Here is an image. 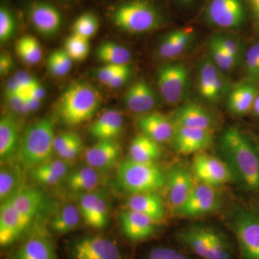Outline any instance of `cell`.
<instances>
[{"instance_id": "6da1fadb", "label": "cell", "mask_w": 259, "mask_h": 259, "mask_svg": "<svg viewBox=\"0 0 259 259\" xmlns=\"http://www.w3.org/2000/svg\"><path fill=\"white\" fill-rule=\"evenodd\" d=\"M103 15L112 28L129 35L151 33L170 23L166 0H114Z\"/></svg>"}, {"instance_id": "7a4b0ae2", "label": "cell", "mask_w": 259, "mask_h": 259, "mask_svg": "<svg viewBox=\"0 0 259 259\" xmlns=\"http://www.w3.org/2000/svg\"><path fill=\"white\" fill-rule=\"evenodd\" d=\"M219 149L233 176L245 190L259 191V148L245 133L229 127L221 135Z\"/></svg>"}, {"instance_id": "3957f363", "label": "cell", "mask_w": 259, "mask_h": 259, "mask_svg": "<svg viewBox=\"0 0 259 259\" xmlns=\"http://www.w3.org/2000/svg\"><path fill=\"white\" fill-rule=\"evenodd\" d=\"M55 137V122L51 117L39 119L23 131L16 158L24 169L51 159Z\"/></svg>"}, {"instance_id": "277c9868", "label": "cell", "mask_w": 259, "mask_h": 259, "mask_svg": "<svg viewBox=\"0 0 259 259\" xmlns=\"http://www.w3.org/2000/svg\"><path fill=\"white\" fill-rule=\"evenodd\" d=\"M101 95L93 84L79 81L70 85L58 103V112L66 125H77L90 120L101 103Z\"/></svg>"}, {"instance_id": "5b68a950", "label": "cell", "mask_w": 259, "mask_h": 259, "mask_svg": "<svg viewBox=\"0 0 259 259\" xmlns=\"http://www.w3.org/2000/svg\"><path fill=\"white\" fill-rule=\"evenodd\" d=\"M177 239L185 248L202 259H232L231 243L221 232L202 225L182 228Z\"/></svg>"}, {"instance_id": "8992f818", "label": "cell", "mask_w": 259, "mask_h": 259, "mask_svg": "<svg viewBox=\"0 0 259 259\" xmlns=\"http://www.w3.org/2000/svg\"><path fill=\"white\" fill-rule=\"evenodd\" d=\"M116 180L120 188L131 195L157 192L166 185V177L156 163L130 158L119 164Z\"/></svg>"}, {"instance_id": "52a82bcc", "label": "cell", "mask_w": 259, "mask_h": 259, "mask_svg": "<svg viewBox=\"0 0 259 259\" xmlns=\"http://www.w3.org/2000/svg\"><path fill=\"white\" fill-rule=\"evenodd\" d=\"M18 5L26 23L40 36L50 38L64 28V8L54 0H20Z\"/></svg>"}, {"instance_id": "ba28073f", "label": "cell", "mask_w": 259, "mask_h": 259, "mask_svg": "<svg viewBox=\"0 0 259 259\" xmlns=\"http://www.w3.org/2000/svg\"><path fill=\"white\" fill-rule=\"evenodd\" d=\"M199 15L202 23L225 32L244 28L251 20L246 0H207Z\"/></svg>"}, {"instance_id": "9c48e42d", "label": "cell", "mask_w": 259, "mask_h": 259, "mask_svg": "<svg viewBox=\"0 0 259 259\" xmlns=\"http://www.w3.org/2000/svg\"><path fill=\"white\" fill-rule=\"evenodd\" d=\"M71 259H124L120 245L113 238L101 234H88L69 242Z\"/></svg>"}, {"instance_id": "30bf717a", "label": "cell", "mask_w": 259, "mask_h": 259, "mask_svg": "<svg viewBox=\"0 0 259 259\" xmlns=\"http://www.w3.org/2000/svg\"><path fill=\"white\" fill-rule=\"evenodd\" d=\"M156 81L162 98L169 105L182 101L188 88L190 71L182 63L161 65L156 73Z\"/></svg>"}, {"instance_id": "8fae6325", "label": "cell", "mask_w": 259, "mask_h": 259, "mask_svg": "<svg viewBox=\"0 0 259 259\" xmlns=\"http://www.w3.org/2000/svg\"><path fill=\"white\" fill-rule=\"evenodd\" d=\"M231 225L243 259H259V214L240 209Z\"/></svg>"}, {"instance_id": "7c38bea8", "label": "cell", "mask_w": 259, "mask_h": 259, "mask_svg": "<svg viewBox=\"0 0 259 259\" xmlns=\"http://www.w3.org/2000/svg\"><path fill=\"white\" fill-rule=\"evenodd\" d=\"M197 89L200 96L211 103L221 101L231 89L226 73L217 67L207 54L198 64Z\"/></svg>"}, {"instance_id": "4fadbf2b", "label": "cell", "mask_w": 259, "mask_h": 259, "mask_svg": "<svg viewBox=\"0 0 259 259\" xmlns=\"http://www.w3.org/2000/svg\"><path fill=\"white\" fill-rule=\"evenodd\" d=\"M192 168L201 183L214 188L228 183L233 177L227 163L207 153H197L192 162Z\"/></svg>"}, {"instance_id": "5bb4252c", "label": "cell", "mask_w": 259, "mask_h": 259, "mask_svg": "<svg viewBox=\"0 0 259 259\" xmlns=\"http://www.w3.org/2000/svg\"><path fill=\"white\" fill-rule=\"evenodd\" d=\"M10 259H59L55 244L46 231H35L24 237L10 254Z\"/></svg>"}, {"instance_id": "9a60e30c", "label": "cell", "mask_w": 259, "mask_h": 259, "mask_svg": "<svg viewBox=\"0 0 259 259\" xmlns=\"http://www.w3.org/2000/svg\"><path fill=\"white\" fill-rule=\"evenodd\" d=\"M221 207V198L214 187L201 183L194 186L185 204L176 213L182 217H198L214 212Z\"/></svg>"}, {"instance_id": "2e32d148", "label": "cell", "mask_w": 259, "mask_h": 259, "mask_svg": "<svg viewBox=\"0 0 259 259\" xmlns=\"http://www.w3.org/2000/svg\"><path fill=\"white\" fill-rule=\"evenodd\" d=\"M213 141L212 130L175 125L171 142L176 152L187 155L202 152L212 144Z\"/></svg>"}, {"instance_id": "e0dca14e", "label": "cell", "mask_w": 259, "mask_h": 259, "mask_svg": "<svg viewBox=\"0 0 259 259\" xmlns=\"http://www.w3.org/2000/svg\"><path fill=\"white\" fill-rule=\"evenodd\" d=\"M78 207L82 219L90 228L101 230L108 226L109 205L103 192L95 190L81 194Z\"/></svg>"}, {"instance_id": "ac0fdd59", "label": "cell", "mask_w": 259, "mask_h": 259, "mask_svg": "<svg viewBox=\"0 0 259 259\" xmlns=\"http://www.w3.org/2000/svg\"><path fill=\"white\" fill-rule=\"evenodd\" d=\"M119 222L123 236L135 243L150 239L158 232L157 223L142 213L132 209L122 210L119 214Z\"/></svg>"}, {"instance_id": "d6986e66", "label": "cell", "mask_w": 259, "mask_h": 259, "mask_svg": "<svg viewBox=\"0 0 259 259\" xmlns=\"http://www.w3.org/2000/svg\"><path fill=\"white\" fill-rule=\"evenodd\" d=\"M29 225L22 219L15 209L11 197L0 206V245L2 248L11 246L20 241Z\"/></svg>"}, {"instance_id": "ffe728a7", "label": "cell", "mask_w": 259, "mask_h": 259, "mask_svg": "<svg viewBox=\"0 0 259 259\" xmlns=\"http://www.w3.org/2000/svg\"><path fill=\"white\" fill-rule=\"evenodd\" d=\"M194 186L193 177L183 166H175L166 177L167 198L175 212L185 203Z\"/></svg>"}, {"instance_id": "44dd1931", "label": "cell", "mask_w": 259, "mask_h": 259, "mask_svg": "<svg viewBox=\"0 0 259 259\" xmlns=\"http://www.w3.org/2000/svg\"><path fill=\"white\" fill-rule=\"evenodd\" d=\"M196 36L195 28L186 25L167 32L158 44V56L166 60H173L182 55L190 47Z\"/></svg>"}, {"instance_id": "7402d4cb", "label": "cell", "mask_w": 259, "mask_h": 259, "mask_svg": "<svg viewBox=\"0 0 259 259\" xmlns=\"http://www.w3.org/2000/svg\"><path fill=\"white\" fill-rule=\"evenodd\" d=\"M137 126L143 134L158 144L171 141L175 132V122L158 112L151 111L140 116Z\"/></svg>"}, {"instance_id": "603a6c76", "label": "cell", "mask_w": 259, "mask_h": 259, "mask_svg": "<svg viewBox=\"0 0 259 259\" xmlns=\"http://www.w3.org/2000/svg\"><path fill=\"white\" fill-rule=\"evenodd\" d=\"M20 122L13 114H4L0 119V159L1 163L11 161L16 157L20 145Z\"/></svg>"}, {"instance_id": "cb8c5ba5", "label": "cell", "mask_w": 259, "mask_h": 259, "mask_svg": "<svg viewBox=\"0 0 259 259\" xmlns=\"http://www.w3.org/2000/svg\"><path fill=\"white\" fill-rule=\"evenodd\" d=\"M120 153V144L115 140H102L87 150L85 160L89 166L105 171L117 164Z\"/></svg>"}, {"instance_id": "d4e9b609", "label": "cell", "mask_w": 259, "mask_h": 259, "mask_svg": "<svg viewBox=\"0 0 259 259\" xmlns=\"http://www.w3.org/2000/svg\"><path fill=\"white\" fill-rule=\"evenodd\" d=\"M122 100L130 111L141 115L152 111L157 103L156 94L144 79H140L131 85Z\"/></svg>"}, {"instance_id": "484cf974", "label": "cell", "mask_w": 259, "mask_h": 259, "mask_svg": "<svg viewBox=\"0 0 259 259\" xmlns=\"http://www.w3.org/2000/svg\"><path fill=\"white\" fill-rule=\"evenodd\" d=\"M127 209L145 214L159 225L166 215V207L157 192L133 194L126 202Z\"/></svg>"}, {"instance_id": "4316f807", "label": "cell", "mask_w": 259, "mask_h": 259, "mask_svg": "<svg viewBox=\"0 0 259 259\" xmlns=\"http://www.w3.org/2000/svg\"><path fill=\"white\" fill-rule=\"evenodd\" d=\"M259 93V85L245 81L231 88L228 94V108L236 115H244L251 112L255 97Z\"/></svg>"}, {"instance_id": "83f0119b", "label": "cell", "mask_w": 259, "mask_h": 259, "mask_svg": "<svg viewBox=\"0 0 259 259\" xmlns=\"http://www.w3.org/2000/svg\"><path fill=\"white\" fill-rule=\"evenodd\" d=\"M15 209L22 219L30 226L44 202V195L35 187L23 186L11 197Z\"/></svg>"}, {"instance_id": "f1b7e54d", "label": "cell", "mask_w": 259, "mask_h": 259, "mask_svg": "<svg viewBox=\"0 0 259 259\" xmlns=\"http://www.w3.org/2000/svg\"><path fill=\"white\" fill-rule=\"evenodd\" d=\"M124 117L120 112L109 110L104 112L90 127V134L93 138L102 140H115L122 134Z\"/></svg>"}, {"instance_id": "f546056e", "label": "cell", "mask_w": 259, "mask_h": 259, "mask_svg": "<svg viewBox=\"0 0 259 259\" xmlns=\"http://www.w3.org/2000/svg\"><path fill=\"white\" fill-rule=\"evenodd\" d=\"M175 125L212 130L214 120L209 112L195 103H188L179 107L174 119Z\"/></svg>"}, {"instance_id": "4dcf8cb0", "label": "cell", "mask_w": 259, "mask_h": 259, "mask_svg": "<svg viewBox=\"0 0 259 259\" xmlns=\"http://www.w3.org/2000/svg\"><path fill=\"white\" fill-rule=\"evenodd\" d=\"M99 172L89 165L76 168L70 171L65 178L66 187L71 192L81 194L95 191L101 185V177Z\"/></svg>"}, {"instance_id": "1f68e13d", "label": "cell", "mask_w": 259, "mask_h": 259, "mask_svg": "<svg viewBox=\"0 0 259 259\" xmlns=\"http://www.w3.org/2000/svg\"><path fill=\"white\" fill-rule=\"evenodd\" d=\"M23 169L21 165L12 161L3 163V166L2 165L0 170L1 202L13 197L23 187Z\"/></svg>"}, {"instance_id": "d6a6232c", "label": "cell", "mask_w": 259, "mask_h": 259, "mask_svg": "<svg viewBox=\"0 0 259 259\" xmlns=\"http://www.w3.org/2000/svg\"><path fill=\"white\" fill-rule=\"evenodd\" d=\"M130 158L134 161L155 163L161 156L159 144L141 134L135 136L129 148Z\"/></svg>"}, {"instance_id": "836d02e7", "label": "cell", "mask_w": 259, "mask_h": 259, "mask_svg": "<svg viewBox=\"0 0 259 259\" xmlns=\"http://www.w3.org/2000/svg\"><path fill=\"white\" fill-rule=\"evenodd\" d=\"M81 218L79 207L66 204L51 219V230L56 235L67 234L79 227Z\"/></svg>"}, {"instance_id": "e575fe53", "label": "cell", "mask_w": 259, "mask_h": 259, "mask_svg": "<svg viewBox=\"0 0 259 259\" xmlns=\"http://www.w3.org/2000/svg\"><path fill=\"white\" fill-rule=\"evenodd\" d=\"M20 9L10 0H2L0 5V41L4 44L13 38L20 25Z\"/></svg>"}, {"instance_id": "d590c367", "label": "cell", "mask_w": 259, "mask_h": 259, "mask_svg": "<svg viewBox=\"0 0 259 259\" xmlns=\"http://www.w3.org/2000/svg\"><path fill=\"white\" fill-rule=\"evenodd\" d=\"M97 59L104 64H129L132 59V54L128 49L117 42L106 41L97 47Z\"/></svg>"}, {"instance_id": "8d00e7d4", "label": "cell", "mask_w": 259, "mask_h": 259, "mask_svg": "<svg viewBox=\"0 0 259 259\" xmlns=\"http://www.w3.org/2000/svg\"><path fill=\"white\" fill-rule=\"evenodd\" d=\"M101 19L100 15L93 9L81 12L73 20L71 33L90 40L95 36L100 29Z\"/></svg>"}, {"instance_id": "74e56055", "label": "cell", "mask_w": 259, "mask_h": 259, "mask_svg": "<svg viewBox=\"0 0 259 259\" xmlns=\"http://www.w3.org/2000/svg\"><path fill=\"white\" fill-rule=\"evenodd\" d=\"M15 51L19 57L25 64L35 65L41 60V47L36 37L32 35H25L20 37L16 42Z\"/></svg>"}, {"instance_id": "f35d334b", "label": "cell", "mask_w": 259, "mask_h": 259, "mask_svg": "<svg viewBox=\"0 0 259 259\" xmlns=\"http://www.w3.org/2000/svg\"><path fill=\"white\" fill-rule=\"evenodd\" d=\"M207 51L209 59L223 72H230L238 64V61L230 55L219 44L212 35L210 37L207 45Z\"/></svg>"}, {"instance_id": "ab89813d", "label": "cell", "mask_w": 259, "mask_h": 259, "mask_svg": "<svg viewBox=\"0 0 259 259\" xmlns=\"http://www.w3.org/2000/svg\"><path fill=\"white\" fill-rule=\"evenodd\" d=\"M73 63L74 61L64 49H56L48 56L47 66L51 74L63 76L71 71Z\"/></svg>"}, {"instance_id": "60d3db41", "label": "cell", "mask_w": 259, "mask_h": 259, "mask_svg": "<svg viewBox=\"0 0 259 259\" xmlns=\"http://www.w3.org/2000/svg\"><path fill=\"white\" fill-rule=\"evenodd\" d=\"M243 60L245 80L259 85V39L245 51Z\"/></svg>"}, {"instance_id": "b9f144b4", "label": "cell", "mask_w": 259, "mask_h": 259, "mask_svg": "<svg viewBox=\"0 0 259 259\" xmlns=\"http://www.w3.org/2000/svg\"><path fill=\"white\" fill-rule=\"evenodd\" d=\"M64 49L73 61H83L90 54V40L71 33L65 40Z\"/></svg>"}, {"instance_id": "7bdbcfd3", "label": "cell", "mask_w": 259, "mask_h": 259, "mask_svg": "<svg viewBox=\"0 0 259 259\" xmlns=\"http://www.w3.org/2000/svg\"><path fill=\"white\" fill-rule=\"evenodd\" d=\"M213 37L230 54L238 64L243 60L245 51L239 37L230 32L222 31L212 35Z\"/></svg>"}, {"instance_id": "ee69618b", "label": "cell", "mask_w": 259, "mask_h": 259, "mask_svg": "<svg viewBox=\"0 0 259 259\" xmlns=\"http://www.w3.org/2000/svg\"><path fill=\"white\" fill-rule=\"evenodd\" d=\"M146 259H190L178 250L166 246H156L151 248Z\"/></svg>"}, {"instance_id": "f6af8a7d", "label": "cell", "mask_w": 259, "mask_h": 259, "mask_svg": "<svg viewBox=\"0 0 259 259\" xmlns=\"http://www.w3.org/2000/svg\"><path fill=\"white\" fill-rule=\"evenodd\" d=\"M124 66L125 65L104 64L94 71L93 76L97 81L106 86Z\"/></svg>"}, {"instance_id": "bcb514c9", "label": "cell", "mask_w": 259, "mask_h": 259, "mask_svg": "<svg viewBox=\"0 0 259 259\" xmlns=\"http://www.w3.org/2000/svg\"><path fill=\"white\" fill-rule=\"evenodd\" d=\"M80 139L81 137L79 135L74 132L67 131L61 133L56 136L54 139V151L57 153H59Z\"/></svg>"}, {"instance_id": "7dc6e473", "label": "cell", "mask_w": 259, "mask_h": 259, "mask_svg": "<svg viewBox=\"0 0 259 259\" xmlns=\"http://www.w3.org/2000/svg\"><path fill=\"white\" fill-rule=\"evenodd\" d=\"M131 75H132V68L130 64L125 65L114 76L106 87L110 89L120 88L122 85L127 83Z\"/></svg>"}, {"instance_id": "c3c4849f", "label": "cell", "mask_w": 259, "mask_h": 259, "mask_svg": "<svg viewBox=\"0 0 259 259\" xmlns=\"http://www.w3.org/2000/svg\"><path fill=\"white\" fill-rule=\"evenodd\" d=\"M81 150H82V141H81V139H80L70 145L67 148H65L63 151L58 153V155L61 159L70 161L77 157L79 153H81Z\"/></svg>"}, {"instance_id": "681fc988", "label": "cell", "mask_w": 259, "mask_h": 259, "mask_svg": "<svg viewBox=\"0 0 259 259\" xmlns=\"http://www.w3.org/2000/svg\"><path fill=\"white\" fill-rule=\"evenodd\" d=\"M175 8L182 12H188L199 6L200 10L207 0H167Z\"/></svg>"}, {"instance_id": "f907efd6", "label": "cell", "mask_w": 259, "mask_h": 259, "mask_svg": "<svg viewBox=\"0 0 259 259\" xmlns=\"http://www.w3.org/2000/svg\"><path fill=\"white\" fill-rule=\"evenodd\" d=\"M14 68V61L9 54L6 52L2 53L0 56V74L1 76H7L11 72Z\"/></svg>"}, {"instance_id": "816d5d0a", "label": "cell", "mask_w": 259, "mask_h": 259, "mask_svg": "<svg viewBox=\"0 0 259 259\" xmlns=\"http://www.w3.org/2000/svg\"><path fill=\"white\" fill-rule=\"evenodd\" d=\"M250 17L255 28L259 30V0H246Z\"/></svg>"}, {"instance_id": "f5cc1de1", "label": "cell", "mask_w": 259, "mask_h": 259, "mask_svg": "<svg viewBox=\"0 0 259 259\" xmlns=\"http://www.w3.org/2000/svg\"><path fill=\"white\" fill-rule=\"evenodd\" d=\"M29 95L42 101L46 95V91L39 81L35 83L29 90Z\"/></svg>"}, {"instance_id": "db71d44e", "label": "cell", "mask_w": 259, "mask_h": 259, "mask_svg": "<svg viewBox=\"0 0 259 259\" xmlns=\"http://www.w3.org/2000/svg\"><path fill=\"white\" fill-rule=\"evenodd\" d=\"M54 1L64 8H70L77 5L81 0H54Z\"/></svg>"}, {"instance_id": "11a10c76", "label": "cell", "mask_w": 259, "mask_h": 259, "mask_svg": "<svg viewBox=\"0 0 259 259\" xmlns=\"http://www.w3.org/2000/svg\"><path fill=\"white\" fill-rule=\"evenodd\" d=\"M251 112H253V115L259 117V93L258 95H257V97H255Z\"/></svg>"}, {"instance_id": "9f6ffc18", "label": "cell", "mask_w": 259, "mask_h": 259, "mask_svg": "<svg viewBox=\"0 0 259 259\" xmlns=\"http://www.w3.org/2000/svg\"><path fill=\"white\" fill-rule=\"evenodd\" d=\"M95 1L100 2V3H101V2L109 1L108 3H111V2L114 1V0H95Z\"/></svg>"}]
</instances>
